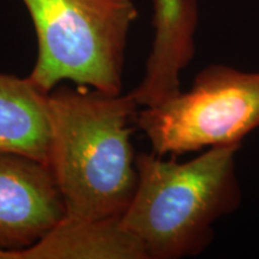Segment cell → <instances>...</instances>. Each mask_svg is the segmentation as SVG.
<instances>
[{"label": "cell", "instance_id": "6da1fadb", "mask_svg": "<svg viewBox=\"0 0 259 259\" xmlns=\"http://www.w3.org/2000/svg\"><path fill=\"white\" fill-rule=\"evenodd\" d=\"M137 108L131 93L111 95L82 85L48 93V166L65 218L102 220L126 211L138 181L131 142Z\"/></svg>", "mask_w": 259, "mask_h": 259}, {"label": "cell", "instance_id": "7a4b0ae2", "mask_svg": "<svg viewBox=\"0 0 259 259\" xmlns=\"http://www.w3.org/2000/svg\"><path fill=\"white\" fill-rule=\"evenodd\" d=\"M240 149L208 148L185 162L155 153L136 155L137 187L121 222L148 259L196 257L211 245L216 222L241 206L236 170Z\"/></svg>", "mask_w": 259, "mask_h": 259}, {"label": "cell", "instance_id": "3957f363", "mask_svg": "<svg viewBox=\"0 0 259 259\" xmlns=\"http://www.w3.org/2000/svg\"><path fill=\"white\" fill-rule=\"evenodd\" d=\"M37 37L28 78L48 94L64 80L121 94L127 35L137 9L132 0H22Z\"/></svg>", "mask_w": 259, "mask_h": 259}, {"label": "cell", "instance_id": "277c9868", "mask_svg": "<svg viewBox=\"0 0 259 259\" xmlns=\"http://www.w3.org/2000/svg\"><path fill=\"white\" fill-rule=\"evenodd\" d=\"M136 125L158 156L241 145L259 127V71L208 65L187 92L138 112Z\"/></svg>", "mask_w": 259, "mask_h": 259}, {"label": "cell", "instance_id": "5b68a950", "mask_svg": "<svg viewBox=\"0 0 259 259\" xmlns=\"http://www.w3.org/2000/svg\"><path fill=\"white\" fill-rule=\"evenodd\" d=\"M65 215L63 196L50 166L0 150V248L31 247Z\"/></svg>", "mask_w": 259, "mask_h": 259}, {"label": "cell", "instance_id": "8992f818", "mask_svg": "<svg viewBox=\"0 0 259 259\" xmlns=\"http://www.w3.org/2000/svg\"><path fill=\"white\" fill-rule=\"evenodd\" d=\"M156 37L147 61L145 74L131 92L138 106L155 107L181 92L180 74L194 54L193 0H155Z\"/></svg>", "mask_w": 259, "mask_h": 259}, {"label": "cell", "instance_id": "52a82bcc", "mask_svg": "<svg viewBox=\"0 0 259 259\" xmlns=\"http://www.w3.org/2000/svg\"><path fill=\"white\" fill-rule=\"evenodd\" d=\"M19 259H148L143 246L125 228L121 218H64Z\"/></svg>", "mask_w": 259, "mask_h": 259}, {"label": "cell", "instance_id": "ba28073f", "mask_svg": "<svg viewBox=\"0 0 259 259\" xmlns=\"http://www.w3.org/2000/svg\"><path fill=\"white\" fill-rule=\"evenodd\" d=\"M47 95L28 77L0 73V150L25 155L48 166Z\"/></svg>", "mask_w": 259, "mask_h": 259}, {"label": "cell", "instance_id": "9c48e42d", "mask_svg": "<svg viewBox=\"0 0 259 259\" xmlns=\"http://www.w3.org/2000/svg\"><path fill=\"white\" fill-rule=\"evenodd\" d=\"M0 259H19V251H10L0 248Z\"/></svg>", "mask_w": 259, "mask_h": 259}]
</instances>
